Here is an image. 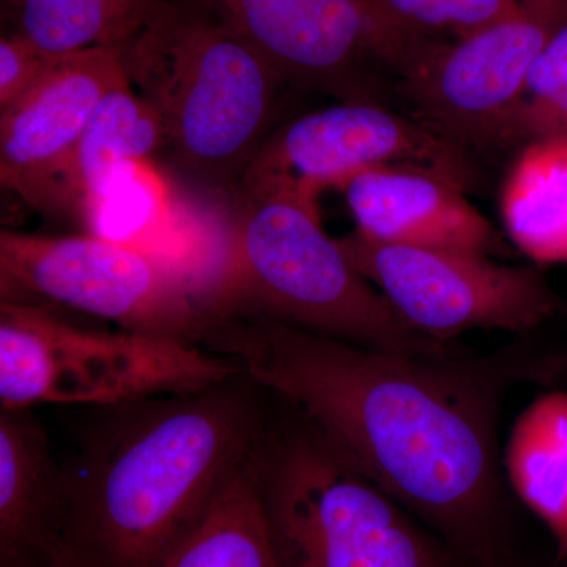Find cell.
I'll return each instance as SVG.
<instances>
[{
    "instance_id": "2e32d148",
    "label": "cell",
    "mask_w": 567,
    "mask_h": 567,
    "mask_svg": "<svg viewBox=\"0 0 567 567\" xmlns=\"http://www.w3.org/2000/svg\"><path fill=\"white\" fill-rule=\"evenodd\" d=\"M166 145L158 111L133 91L128 78L118 82L104 95L78 142L59 188L58 210L73 212L80 218L82 207L115 167L152 159Z\"/></svg>"
},
{
    "instance_id": "6da1fadb",
    "label": "cell",
    "mask_w": 567,
    "mask_h": 567,
    "mask_svg": "<svg viewBox=\"0 0 567 567\" xmlns=\"http://www.w3.org/2000/svg\"><path fill=\"white\" fill-rule=\"evenodd\" d=\"M204 347L297 410L466 567H520L499 473L498 364L245 317L213 320Z\"/></svg>"
},
{
    "instance_id": "5bb4252c",
    "label": "cell",
    "mask_w": 567,
    "mask_h": 567,
    "mask_svg": "<svg viewBox=\"0 0 567 567\" xmlns=\"http://www.w3.org/2000/svg\"><path fill=\"white\" fill-rule=\"evenodd\" d=\"M29 412H0V567H43L61 554L62 466Z\"/></svg>"
},
{
    "instance_id": "8992f818",
    "label": "cell",
    "mask_w": 567,
    "mask_h": 567,
    "mask_svg": "<svg viewBox=\"0 0 567 567\" xmlns=\"http://www.w3.org/2000/svg\"><path fill=\"white\" fill-rule=\"evenodd\" d=\"M240 371L229 358L200 346L89 330L44 306L0 303V410L125 404L192 393Z\"/></svg>"
},
{
    "instance_id": "52a82bcc",
    "label": "cell",
    "mask_w": 567,
    "mask_h": 567,
    "mask_svg": "<svg viewBox=\"0 0 567 567\" xmlns=\"http://www.w3.org/2000/svg\"><path fill=\"white\" fill-rule=\"evenodd\" d=\"M2 301L66 306L125 331L204 347L210 317L169 265L95 235L0 233Z\"/></svg>"
},
{
    "instance_id": "ba28073f",
    "label": "cell",
    "mask_w": 567,
    "mask_h": 567,
    "mask_svg": "<svg viewBox=\"0 0 567 567\" xmlns=\"http://www.w3.org/2000/svg\"><path fill=\"white\" fill-rule=\"evenodd\" d=\"M338 240L399 319L434 341L473 330L527 333L561 308L535 268L484 254L379 244L357 233Z\"/></svg>"
},
{
    "instance_id": "277c9868",
    "label": "cell",
    "mask_w": 567,
    "mask_h": 567,
    "mask_svg": "<svg viewBox=\"0 0 567 567\" xmlns=\"http://www.w3.org/2000/svg\"><path fill=\"white\" fill-rule=\"evenodd\" d=\"M251 464L276 567H466L290 405Z\"/></svg>"
},
{
    "instance_id": "9a60e30c",
    "label": "cell",
    "mask_w": 567,
    "mask_h": 567,
    "mask_svg": "<svg viewBox=\"0 0 567 567\" xmlns=\"http://www.w3.org/2000/svg\"><path fill=\"white\" fill-rule=\"evenodd\" d=\"M509 240L539 265L567 264V136L522 145L499 194Z\"/></svg>"
},
{
    "instance_id": "e0dca14e",
    "label": "cell",
    "mask_w": 567,
    "mask_h": 567,
    "mask_svg": "<svg viewBox=\"0 0 567 567\" xmlns=\"http://www.w3.org/2000/svg\"><path fill=\"white\" fill-rule=\"evenodd\" d=\"M514 495L550 529L567 555V391L539 395L518 415L503 453Z\"/></svg>"
},
{
    "instance_id": "ffe728a7",
    "label": "cell",
    "mask_w": 567,
    "mask_h": 567,
    "mask_svg": "<svg viewBox=\"0 0 567 567\" xmlns=\"http://www.w3.org/2000/svg\"><path fill=\"white\" fill-rule=\"evenodd\" d=\"M554 136H567V22L529 66L496 147Z\"/></svg>"
},
{
    "instance_id": "5b68a950",
    "label": "cell",
    "mask_w": 567,
    "mask_h": 567,
    "mask_svg": "<svg viewBox=\"0 0 567 567\" xmlns=\"http://www.w3.org/2000/svg\"><path fill=\"white\" fill-rule=\"evenodd\" d=\"M121 54L130 84L162 115L178 163L223 189L238 188L282 78L207 11L166 0Z\"/></svg>"
},
{
    "instance_id": "44dd1931",
    "label": "cell",
    "mask_w": 567,
    "mask_h": 567,
    "mask_svg": "<svg viewBox=\"0 0 567 567\" xmlns=\"http://www.w3.org/2000/svg\"><path fill=\"white\" fill-rule=\"evenodd\" d=\"M383 17L417 39L453 33L457 41L486 31L518 11L520 0H372Z\"/></svg>"
},
{
    "instance_id": "7a4b0ae2",
    "label": "cell",
    "mask_w": 567,
    "mask_h": 567,
    "mask_svg": "<svg viewBox=\"0 0 567 567\" xmlns=\"http://www.w3.org/2000/svg\"><path fill=\"white\" fill-rule=\"evenodd\" d=\"M244 371L192 393L96 406L62 466L61 557L73 567H162L248 465L271 417Z\"/></svg>"
},
{
    "instance_id": "8fae6325",
    "label": "cell",
    "mask_w": 567,
    "mask_h": 567,
    "mask_svg": "<svg viewBox=\"0 0 567 567\" xmlns=\"http://www.w3.org/2000/svg\"><path fill=\"white\" fill-rule=\"evenodd\" d=\"M566 22L567 0H520L507 20L436 48L399 84L402 95L415 117L464 147H496L529 66Z\"/></svg>"
},
{
    "instance_id": "7c38bea8",
    "label": "cell",
    "mask_w": 567,
    "mask_h": 567,
    "mask_svg": "<svg viewBox=\"0 0 567 567\" xmlns=\"http://www.w3.org/2000/svg\"><path fill=\"white\" fill-rule=\"evenodd\" d=\"M123 80L121 44L59 55L33 87L0 110L3 188L37 210H58L62 177L82 133Z\"/></svg>"
},
{
    "instance_id": "9c48e42d",
    "label": "cell",
    "mask_w": 567,
    "mask_h": 567,
    "mask_svg": "<svg viewBox=\"0 0 567 567\" xmlns=\"http://www.w3.org/2000/svg\"><path fill=\"white\" fill-rule=\"evenodd\" d=\"M380 166L432 171L470 188L468 148L417 117L354 100L295 118L264 140L241 177L240 197L289 193L308 203L352 175Z\"/></svg>"
},
{
    "instance_id": "d6986e66",
    "label": "cell",
    "mask_w": 567,
    "mask_h": 567,
    "mask_svg": "<svg viewBox=\"0 0 567 567\" xmlns=\"http://www.w3.org/2000/svg\"><path fill=\"white\" fill-rule=\"evenodd\" d=\"M251 458L162 567H276Z\"/></svg>"
},
{
    "instance_id": "cb8c5ba5",
    "label": "cell",
    "mask_w": 567,
    "mask_h": 567,
    "mask_svg": "<svg viewBox=\"0 0 567 567\" xmlns=\"http://www.w3.org/2000/svg\"><path fill=\"white\" fill-rule=\"evenodd\" d=\"M563 561H565V563H566V567H567V555H566V557H565V558H563Z\"/></svg>"
},
{
    "instance_id": "4fadbf2b",
    "label": "cell",
    "mask_w": 567,
    "mask_h": 567,
    "mask_svg": "<svg viewBox=\"0 0 567 567\" xmlns=\"http://www.w3.org/2000/svg\"><path fill=\"white\" fill-rule=\"evenodd\" d=\"M361 237L379 244L503 256L505 240L466 188L412 166L361 171L339 186Z\"/></svg>"
},
{
    "instance_id": "30bf717a",
    "label": "cell",
    "mask_w": 567,
    "mask_h": 567,
    "mask_svg": "<svg viewBox=\"0 0 567 567\" xmlns=\"http://www.w3.org/2000/svg\"><path fill=\"white\" fill-rule=\"evenodd\" d=\"M284 81L346 91L369 66L404 81L440 47L380 13L372 0H196Z\"/></svg>"
},
{
    "instance_id": "7402d4cb",
    "label": "cell",
    "mask_w": 567,
    "mask_h": 567,
    "mask_svg": "<svg viewBox=\"0 0 567 567\" xmlns=\"http://www.w3.org/2000/svg\"><path fill=\"white\" fill-rule=\"evenodd\" d=\"M59 55L40 50L20 32L3 35L0 40V110L33 87Z\"/></svg>"
},
{
    "instance_id": "ac0fdd59",
    "label": "cell",
    "mask_w": 567,
    "mask_h": 567,
    "mask_svg": "<svg viewBox=\"0 0 567 567\" xmlns=\"http://www.w3.org/2000/svg\"><path fill=\"white\" fill-rule=\"evenodd\" d=\"M164 0H7L14 32L51 54L118 47L152 20Z\"/></svg>"
},
{
    "instance_id": "603a6c76",
    "label": "cell",
    "mask_w": 567,
    "mask_h": 567,
    "mask_svg": "<svg viewBox=\"0 0 567 567\" xmlns=\"http://www.w3.org/2000/svg\"><path fill=\"white\" fill-rule=\"evenodd\" d=\"M43 567H73V566H71L70 563L66 561L65 558H62L61 555H59L58 558L52 559L51 563H48V565L43 566Z\"/></svg>"
},
{
    "instance_id": "3957f363",
    "label": "cell",
    "mask_w": 567,
    "mask_h": 567,
    "mask_svg": "<svg viewBox=\"0 0 567 567\" xmlns=\"http://www.w3.org/2000/svg\"><path fill=\"white\" fill-rule=\"evenodd\" d=\"M204 309L212 320H274L388 352L458 353L406 327L324 233L317 204L289 193L240 197Z\"/></svg>"
}]
</instances>
